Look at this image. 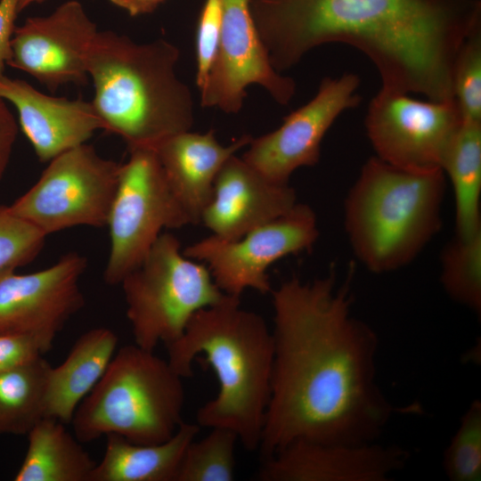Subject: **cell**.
<instances>
[{
	"label": "cell",
	"mask_w": 481,
	"mask_h": 481,
	"mask_svg": "<svg viewBox=\"0 0 481 481\" xmlns=\"http://www.w3.org/2000/svg\"><path fill=\"white\" fill-rule=\"evenodd\" d=\"M274 359L262 458L297 439L377 442L398 408L376 380L379 338L352 314L348 283L333 273L271 290Z\"/></svg>",
	"instance_id": "1"
},
{
	"label": "cell",
	"mask_w": 481,
	"mask_h": 481,
	"mask_svg": "<svg viewBox=\"0 0 481 481\" xmlns=\"http://www.w3.org/2000/svg\"><path fill=\"white\" fill-rule=\"evenodd\" d=\"M250 11L280 73L343 43L373 62L381 88L437 102L454 99L456 55L481 27L480 0H250Z\"/></svg>",
	"instance_id": "2"
},
{
	"label": "cell",
	"mask_w": 481,
	"mask_h": 481,
	"mask_svg": "<svg viewBox=\"0 0 481 481\" xmlns=\"http://www.w3.org/2000/svg\"><path fill=\"white\" fill-rule=\"evenodd\" d=\"M166 346L167 362L183 379L193 376L192 363L200 354L216 374L217 394L198 409L197 424L229 428L246 450L258 449L274 359L273 333L264 318L243 309L240 298L226 295L196 312Z\"/></svg>",
	"instance_id": "3"
},
{
	"label": "cell",
	"mask_w": 481,
	"mask_h": 481,
	"mask_svg": "<svg viewBox=\"0 0 481 481\" xmlns=\"http://www.w3.org/2000/svg\"><path fill=\"white\" fill-rule=\"evenodd\" d=\"M179 56L163 38L139 44L112 30L94 38L86 57L91 102L102 129L120 136L127 149L152 148L192 127V95L175 73Z\"/></svg>",
	"instance_id": "4"
},
{
	"label": "cell",
	"mask_w": 481,
	"mask_h": 481,
	"mask_svg": "<svg viewBox=\"0 0 481 481\" xmlns=\"http://www.w3.org/2000/svg\"><path fill=\"white\" fill-rule=\"evenodd\" d=\"M446 189L442 169L413 171L374 156L344 203V225L356 258L385 273L412 262L442 226Z\"/></svg>",
	"instance_id": "5"
},
{
	"label": "cell",
	"mask_w": 481,
	"mask_h": 481,
	"mask_svg": "<svg viewBox=\"0 0 481 481\" xmlns=\"http://www.w3.org/2000/svg\"><path fill=\"white\" fill-rule=\"evenodd\" d=\"M183 378L167 360L137 345L120 347L77 406L74 436L89 443L117 434L141 444L168 440L183 421Z\"/></svg>",
	"instance_id": "6"
},
{
	"label": "cell",
	"mask_w": 481,
	"mask_h": 481,
	"mask_svg": "<svg viewBox=\"0 0 481 481\" xmlns=\"http://www.w3.org/2000/svg\"><path fill=\"white\" fill-rule=\"evenodd\" d=\"M119 285L135 344L151 351L176 340L196 312L227 295L208 267L184 256L178 239L167 232Z\"/></svg>",
	"instance_id": "7"
},
{
	"label": "cell",
	"mask_w": 481,
	"mask_h": 481,
	"mask_svg": "<svg viewBox=\"0 0 481 481\" xmlns=\"http://www.w3.org/2000/svg\"><path fill=\"white\" fill-rule=\"evenodd\" d=\"M128 151L107 222L110 252L103 279L109 285H119L141 264L163 229L192 224L155 151L135 147Z\"/></svg>",
	"instance_id": "8"
},
{
	"label": "cell",
	"mask_w": 481,
	"mask_h": 481,
	"mask_svg": "<svg viewBox=\"0 0 481 481\" xmlns=\"http://www.w3.org/2000/svg\"><path fill=\"white\" fill-rule=\"evenodd\" d=\"M120 166L92 145H78L51 159L9 209L46 236L77 226L105 227Z\"/></svg>",
	"instance_id": "9"
},
{
	"label": "cell",
	"mask_w": 481,
	"mask_h": 481,
	"mask_svg": "<svg viewBox=\"0 0 481 481\" xmlns=\"http://www.w3.org/2000/svg\"><path fill=\"white\" fill-rule=\"evenodd\" d=\"M319 236L317 219L306 204L296 203L285 214L237 240L213 235L188 246L183 255L204 263L225 294L240 298L248 288L271 292L267 269L279 259L310 249Z\"/></svg>",
	"instance_id": "10"
},
{
	"label": "cell",
	"mask_w": 481,
	"mask_h": 481,
	"mask_svg": "<svg viewBox=\"0 0 481 481\" xmlns=\"http://www.w3.org/2000/svg\"><path fill=\"white\" fill-rule=\"evenodd\" d=\"M463 121L455 101H421L380 88L365 117L376 157L413 171L442 169L445 153Z\"/></svg>",
	"instance_id": "11"
},
{
	"label": "cell",
	"mask_w": 481,
	"mask_h": 481,
	"mask_svg": "<svg viewBox=\"0 0 481 481\" xmlns=\"http://www.w3.org/2000/svg\"><path fill=\"white\" fill-rule=\"evenodd\" d=\"M86 259L77 252L30 273L0 271V334L33 338L48 352L67 322L85 304L80 279Z\"/></svg>",
	"instance_id": "12"
},
{
	"label": "cell",
	"mask_w": 481,
	"mask_h": 481,
	"mask_svg": "<svg viewBox=\"0 0 481 481\" xmlns=\"http://www.w3.org/2000/svg\"><path fill=\"white\" fill-rule=\"evenodd\" d=\"M359 85L353 73L324 77L316 94L284 117L277 129L252 138L242 159L267 179L289 183L295 170L318 163L330 127L343 111L360 103Z\"/></svg>",
	"instance_id": "13"
},
{
	"label": "cell",
	"mask_w": 481,
	"mask_h": 481,
	"mask_svg": "<svg viewBox=\"0 0 481 481\" xmlns=\"http://www.w3.org/2000/svg\"><path fill=\"white\" fill-rule=\"evenodd\" d=\"M250 85L262 86L281 105H287L296 92L295 81L281 75L270 62L255 26L250 0H223L219 45L200 90L201 106L237 113Z\"/></svg>",
	"instance_id": "14"
},
{
	"label": "cell",
	"mask_w": 481,
	"mask_h": 481,
	"mask_svg": "<svg viewBox=\"0 0 481 481\" xmlns=\"http://www.w3.org/2000/svg\"><path fill=\"white\" fill-rule=\"evenodd\" d=\"M98 28L77 0L46 16L28 18L16 27L7 66L35 77L50 92L88 81L86 57Z\"/></svg>",
	"instance_id": "15"
},
{
	"label": "cell",
	"mask_w": 481,
	"mask_h": 481,
	"mask_svg": "<svg viewBox=\"0 0 481 481\" xmlns=\"http://www.w3.org/2000/svg\"><path fill=\"white\" fill-rule=\"evenodd\" d=\"M410 453L377 442L348 444L294 440L263 458L260 481H387L408 461Z\"/></svg>",
	"instance_id": "16"
},
{
	"label": "cell",
	"mask_w": 481,
	"mask_h": 481,
	"mask_svg": "<svg viewBox=\"0 0 481 481\" xmlns=\"http://www.w3.org/2000/svg\"><path fill=\"white\" fill-rule=\"evenodd\" d=\"M296 203V192L289 183L267 179L234 154L217 174L200 222L211 235L232 240L285 214Z\"/></svg>",
	"instance_id": "17"
},
{
	"label": "cell",
	"mask_w": 481,
	"mask_h": 481,
	"mask_svg": "<svg viewBox=\"0 0 481 481\" xmlns=\"http://www.w3.org/2000/svg\"><path fill=\"white\" fill-rule=\"evenodd\" d=\"M0 97L16 109L19 126L41 162L86 143L102 129L91 102L51 96L22 79L0 77Z\"/></svg>",
	"instance_id": "18"
},
{
	"label": "cell",
	"mask_w": 481,
	"mask_h": 481,
	"mask_svg": "<svg viewBox=\"0 0 481 481\" xmlns=\"http://www.w3.org/2000/svg\"><path fill=\"white\" fill-rule=\"evenodd\" d=\"M251 139L244 135L224 146L217 141L213 130L202 134L187 130L172 135L152 147L172 192L192 224L200 223L224 164L248 146Z\"/></svg>",
	"instance_id": "19"
},
{
	"label": "cell",
	"mask_w": 481,
	"mask_h": 481,
	"mask_svg": "<svg viewBox=\"0 0 481 481\" xmlns=\"http://www.w3.org/2000/svg\"><path fill=\"white\" fill-rule=\"evenodd\" d=\"M118 338L109 328H93L74 343L65 360L51 367L45 417L71 423L83 399L103 376L113 358Z\"/></svg>",
	"instance_id": "20"
},
{
	"label": "cell",
	"mask_w": 481,
	"mask_h": 481,
	"mask_svg": "<svg viewBox=\"0 0 481 481\" xmlns=\"http://www.w3.org/2000/svg\"><path fill=\"white\" fill-rule=\"evenodd\" d=\"M200 430L198 424L183 421L168 440L156 444H135L109 434L91 481H175L185 449Z\"/></svg>",
	"instance_id": "21"
},
{
	"label": "cell",
	"mask_w": 481,
	"mask_h": 481,
	"mask_svg": "<svg viewBox=\"0 0 481 481\" xmlns=\"http://www.w3.org/2000/svg\"><path fill=\"white\" fill-rule=\"evenodd\" d=\"M65 425L45 417L33 427L15 481H91L97 462Z\"/></svg>",
	"instance_id": "22"
},
{
	"label": "cell",
	"mask_w": 481,
	"mask_h": 481,
	"mask_svg": "<svg viewBox=\"0 0 481 481\" xmlns=\"http://www.w3.org/2000/svg\"><path fill=\"white\" fill-rule=\"evenodd\" d=\"M442 170L451 181L458 236L481 230V122L462 121L445 153Z\"/></svg>",
	"instance_id": "23"
},
{
	"label": "cell",
	"mask_w": 481,
	"mask_h": 481,
	"mask_svg": "<svg viewBox=\"0 0 481 481\" xmlns=\"http://www.w3.org/2000/svg\"><path fill=\"white\" fill-rule=\"evenodd\" d=\"M51 364L43 358L0 373V435H28L45 417Z\"/></svg>",
	"instance_id": "24"
},
{
	"label": "cell",
	"mask_w": 481,
	"mask_h": 481,
	"mask_svg": "<svg viewBox=\"0 0 481 481\" xmlns=\"http://www.w3.org/2000/svg\"><path fill=\"white\" fill-rule=\"evenodd\" d=\"M441 285L455 302L481 313V230L455 235L441 253Z\"/></svg>",
	"instance_id": "25"
},
{
	"label": "cell",
	"mask_w": 481,
	"mask_h": 481,
	"mask_svg": "<svg viewBox=\"0 0 481 481\" xmlns=\"http://www.w3.org/2000/svg\"><path fill=\"white\" fill-rule=\"evenodd\" d=\"M237 435L225 428H212L192 441L183 455L175 481H232L235 478Z\"/></svg>",
	"instance_id": "26"
},
{
	"label": "cell",
	"mask_w": 481,
	"mask_h": 481,
	"mask_svg": "<svg viewBox=\"0 0 481 481\" xmlns=\"http://www.w3.org/2000/svg\"><path fill=\"white\" fill-rule=\"evenodd\" d=\"M443 468L451 481L481 479V402L474 400L444 452Z\"/></svg>",
	"instance_id": "27"
},
{
	"label": "cell",
	"mask_w": 481,
	"mask_h": 481,
	"mask_svg": "<svg viewBox=\"0 0 481 481\" xmlns=\"http://www.w3.org/2000/svg\"><path fill=\"white\" fill-rule=\"evenodd\" d=\"M452 87L463 121L481 122V27L465 39L458 51Z\"/></svg>",
	"instance_id": "28"
},
{
	"label": "cell",
	"mask_w": 481,
	"mask_h": 481,
	"mask_svg": "<svg viewBox=\"0 0 481 481\" xmlns=\"http://www.w3.org/2000/svg\"><path fill=\"white\" fill-rule=\"evenodd\" d=\"M37 228L0 205V271L32 262L42 250L45 238Z\"/></svg>",
	"instance_id": "29"
},
{
	"label": "cell",
	"mask_w": 481,
	"mask_h": 481,
	"mask_svg": "<svg viewBox=\"0 0 481 481\" xmlns=\"http://www.w3.org/2000/svg\"><path fill=\"white\" fill-rule=\"evenodd\" d=\"M223 0H205L198 18L195 53L196 85L200 90L215 61L222 26Z\"/></svg>",
	"instance_id": "30"
},
{
	"label": "cell",
	"mask_w": 481,
	"mask_h": 481,
	"mask_svg": "<svg viewBox=\"0 0 481 481\" xmlns=\"http://www.w3.org/2000/svg\"><path fill=\"white\" fill-rule=\"evenodd\" d=\"M43 355L39 345L29 337L0 334V373L29 363Z\"/></svg>",
	"instance_id": "31"
},
{
	"label": "cell",
	"mask_w": 481,
	"mask_h": 481,
	"mask_svg": "<svg viewBox=\"0 0 481 481\" xmlns=\"http://www.w3.org/2000/svg\"><path fill=\"white\" fill-rule=\"evenodd\" d=\"M20 0H0V77L5 75V69L11 56V43L16 29L15 20Z\"/></svg>",
	"instance_id": "32"
},
{
	"label": "cell",
	"mask_w": 481,
	"mask_h": 481,
	"mask_svg": "<svg viewBox=\"0 0 481 481\" xmlns=\"http://www.w3.org/2000/svg\"><path fill=\"white\" fill-rule=\"evenodd\" d=\"M7 102L0 97V179L11 159L19 125Z\"/></svg>",
	"instance_id": "33"
},
{
	"label": "cell",
	"mask_w": 481,
	"mask_h": 481,
	"mask_svg": "<svg viewBox=\"0 0 481 481\" xmlns=\"http://www.w3.org/2000/svg\"><path fill=\"white\" fill-rule=\"evenodd\" d=\"M112 4L125 10L130 16L153 12L166 0H109Z\"/></svg>",
	"instance_id": "34"
},
{
	"label": "cell",
	"mask_w": 481,
	"mask_h": 481,
	"mask_svg": "<svg viewBox=\"0 0 481 481\" xmlns=\"http://www.w3.org/2000/svg\"><path fill=\"white\" fill-rule=\"evenodd\" d=\"M45 0H20V3H19V11L20 12L21 11H23L25 8H27L28 6L33 4H41L43 3Z\"/></svg>",
	"instance_id": "35"
}]
</instances>
